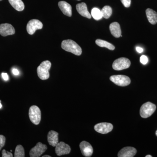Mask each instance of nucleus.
<instances>
[{
    "label": "nucleus",
    "mask_w": 157,
    "mask_h": 157,
    "mask_svg": "<svg viewBox=\"0 0 157 157\" xmlns=\"http://www.w3.org/2000/svg\"><path fill=\"white\" fill-rule=\"evenodd\" d=\"M9 2L15 10L22 11L25 9V5L21 0H9Z\"/></svg>",
    "instance_id": "obj_19"
},
{
    "label": "nucleus",
    "mask_w": 157,
    "mask_h": 157,
    "mask_svg": "<svg viewBox=\"0 0 157 157\" xmlns=\"http://www.w3.org/2000/svg\"><path fill=\"white\" fill-rule=\"evenodd\" d=\"M15 29L10 24L5 23L0 25V34L2 36L6 37L9 35H14Z\"/></svg>",
    "instance_id": "obj_12"
},
{
    "label": "nucleus",
    "mask_w": 157,
    "mask_h": 157,
    "mask_svg": "<svg viewBox=\"0 0 157 157\" xmlns=\"http://www.w3.org/2000/svg\"><path fill=\"white\" fill-rule=\"evenodd\" d=\"M77 1H80V0H77Z\"/></svg>",
    "instance_id": "obj_35"
},
{
    "label": "nucleus",
    "mask_w": 157,
    "mask_h": 157,
    "mask_svg": "<svg viewBox=\"0 0 157 157\" xmlns=\"http://www.w3.org/2000/svg\"><path fill=\"white\" fill-rule=\"evenodd\" d=\"M91 16L96 20H100L103 17L101 11L97 8H93L91 11Z\"/></svg>",
    "instance_id": "obj_22"
},
{
    "label": "nucleus",
    "mask_w": 157,
    "mask_h": 157,
    "mask_svg": "<svg viewBox=\"0 0 157 157\" xmlns=\"http://www.w3.org/2000/svg\"><path fill=\"white\" fill-rule=\"evenodd\" d=\"M2 157H12L13 155L11 152L4 149L2 151Z\"/></svg>",
    "instance_id": "obj_26"
},
{
    "label": "nucleus",
    "mask_w": 157,
    "mask_h": 157,
    "mask_svg": "<svg viewBox=\"0 0 157 157\" xmlns=\"http://www.w3.org/2000/svg\"><path fill=\"white\" fill-rule=\"evenodd\" d=\"M82 153L84 156L91 157L93 153V148L90 144L87 141H82L79 144Z\"/></svg>",
    "instance_id": "obj_11"
},
{
    "label": "nucleus",
    "mask_w": 157,
    "mask_h": 157,
    "mask_svg": "<svg viewBox=\"0 0 157 157\" xmlns=\"http://www.w3.org/2000/svg\"><path fill=\"white\" fill-rule=\"evenodd\" d=\"M123 5L126 8H129L131 6V0H121Z\"/></svg>",
    "instance_id": "obj_27"
},
{
    "label": "nucleus",
    "mask_w": 157,
    "mask_h": 157,
    "mask_svg": "<svg viewBox=\"0 0 157 157\" xmlns=\"http://www.w3.org/2000/svg\"><path fill=\"white\" fill-rule=\"evenodd\" d=\"M110 33L115 38L121 37V31L119 24L117 22H113L110 24L109 27Z\"/></svg>",
    "instance_id": "obj_17"
},
{
    "label": "nucleus",
    "mask_w": 157,
    "mask_h": 157,
    "mask_svg": "<svg viewBox=\"0 0 157 157\" xmlns=\"http://www.w3.org/2000/svg\"><path fill=\"white\" fill-rule=\"evenodd\" d=\"M131 61L126 58L121 57L117 59L113 63V70L120 71L128 69L131 66Z\"/></svg>",
    "instance_id": "obj_5"
},
{
    "label": "nucleus",
    "mask_w": 157,
    "mask_h": 157,
    "mask_svg": "<svg viewBox=\"0 0 157 157\" xmlns=\"http://www.w3.org/2000/svg\"><path fill=\"white\" fill-rule=\"evenodd\" d=\"M14 157H24L25 155L24 148L21 145H17L15 148L14 152Z\"/></svg>",
    "instance_id": "obj_23"
},
{
    "label": "nucleus",
    "mask_w": 157,
    "mask_h": 157,
    "mask_svg": "<svg viewBox=\"0 0 157 157\" xmlns=\"http://www.w3.org/2000/svg\"><path fill=\"white\" fill-rule=\"evenodd\" d=\"M51 67V63L48 60L42 62L37 68V74L42 80H46L49 77V70Z\"/></svg>",
    "instance_id": "obj_2"
},
{
    "label": "nucleus",
    "mask_w": 157,
    "mask_h": 157,
    "mask_svg": "<svg viewBox=\"0 0 157 157\" xmlns=\"http://www.w3.org/2000/svg\"><path fill=\"white\" fill-rule=\"evenodd\" d=\"M2 105L1 103V101H0V109H1V108H2Z\"/></svg>",
    "instance_id": "obj_33"
},
{
    "label": "nucleus",
    "mask_w": 157,
    "mask_h": 157,
    "mask_svg": "<svg viewBox=\"0 0 157 157\" xmlns=\"http://www.w3.org/2000/svg\"><path fill=\"white\" fill-rule=\"evenodd\" d=\"M12 73L14 75H15V76H17V75H19V72L18 71V70L16 69H13L12 70Z\"/></svg>",
    "instance_id": "obj_29"
},
{
    "label": "nucleus",
    "mask_w": 157,
    "mask_h": 157,
    "mask_svg": "<svg viewBox=\"0 0 157 157\" xmlns=\"http://www.w3.org/2000/svg\"><path fill=\"white\" fill-rule=\"evenodd\" d=\"M43 27L42 22L37 19H32L29 21L27 25V31L30 35L35 33L37 30L41 29Z\"/></svg>",
    "instance_id": "obj_7"
},
{
    "label": "nucleus",
    "mask_w": 157,
    "mask_h": 157,
    "mask_svg": "<svg viewBox=\"0 0 157 157\" xmlns=\"http://www.w3.org/2000/svg\"><path fill=\"white\" fill-rule=\"evenodd\" d=\"M71 148L68 144L64 142H59L56 146V153L59 156L70 153Z\"/></svg>",
    "instance_id": "obj_10"
},
{
    "label": "nucleus",
    "mask_w": 157,
    "mask_h": 157,
    "mask_svg": "<svg viewBox=\"0 0 157 157\" xmlns=\"http://www.w3.org/2000/svg\"><path fill=\"white\" fill-rule=\"evenodd\" d=\"M47 149V146L45 144L38 142L36 145L31 149L29 152L31 157H39L44 153Z\"/></svg>",
    "instance_id": "obj_8"
},
{
    "label": "nucleus",
    "mask_w": 157,
    "mask_h": 157,
    "mask_svg": "<svg viewBox=\"0 0 157 157\" xmlns=\"http://www.w3.org/2000/svg\"><path fill=\"white\" fill-rule=\"evenodd\" d=\"M101 11L102 16L106 19H108L112 15V9L110 6H104Z\"/></svg>",
    "instance_id": "obj_21"
},
{
    "label": "nucleus",
    "mask_w": 157,
    "mask_h": 157,
    "mask_svg": "<svg viewBox=\"0 0 157 157\" xmlns=\"http://www.w3.org/2000/svg\"><path fill=\"white\" fill-rule=\"evenodd\" d=\"M110 81L117 85L121 86H125L131 83V79L128 76L125 75H113L109 78Z\"/></svg>",
    "instance_id": "obj_6"
},
{
    "label": "nucleus",
    "mask_w": 157,
    "mask_h": 157,
    "mask_svg": "<svg viewBox=\"0 0 157 157\" xmlns=\"http://www.w3.org/2000/svg\"><path fill=\"white\" fill-rule=\"evenodd\" d=\"M76 9L80 15L86 18H91V15L87 10V6L86 3L82 2L77 4L76 6Z\"/></svg>",
    "instance_id": "obj_14"
},
{
    "label": "nucleus",
    "mask_w": 157,
    "mask_h": 157,
    "mask_svg": "<svg viewBox=\"0 0 157 157\" xmlns=\"http://www.w3.org/2000/svg\"><path fill=\"white\" fill-rule=\"evenodd\" d=\"M59 134L54 131H51L48 132L47 136L48 143L50 145L53 147L56 146L59 143Z\"/></svg>",
    "instance_id": "obj_16"
},
{
    "label": "nucleus",
    "mask_w": 157,
    "mask_h": 157,
    "mask_svg": "<svg viewBox=\"0 0 157 157\" xmlns=\"http://www.w3.org/2000/svg\"><path fill=\"white\" fill-rule=\"evenodd\" d=\"M29 117L33 123L38 125L41 119V112L39 107L33 105L29 109Z\"/></svg>",
    "instance_id": "obj_4"
},
{
    "label": "nucleus",
    "mask_w": 157,
    "mask_h": 157,
    "mask_svg": "<svg viewBox=\"0 0 157 157\" xmlns=\"http://www.w3.org/2000/svg\"><path fill=\"white\" fill-rule=\"evenodd\" d=\"M42 157H51V156L48 155H45L42 156Z\"/></svg>",
    "instance_id": "obj_31"
},
{
    "label": "nucleus",
    "mask_w": 157,
    "mask_h": 157,
    "mask_svg": "<svg viewBox=\"0 0 157 157\" xmlns=\"http://www.w3.org/2000/svg\"><path fill=\"white\" fill-rule=\"evenodd\" d=\"M137 153V150L132 147H126L121 149L118 153V157H133Z\"/></svg>",
    "instance_id": "obj_13"
},
{
    "label": "nucleus",
    "mask_w": 157,
    "mask_h": 157,
    "mask_svg": "<svg viewBox=\"0 0 157 157\" xmlns=\"http://www.w3.org/2000/svg\"><path fill=\"white\" fill-rule=\"evenodd\" d=\"M136 50H137V52H138V53H142V52H143V49L142 48H141V47H137L136 48Z\"/></svg>",
    "instance_id": "obj_30"
},
{
    "label": "nucleus",
    "mask_w": 157,
    "mask_h": 157,
    "mask_svg": "<svg viewBox=\"0 0 157 157\" xmlns=\"http://www.w3.org/2000/svg\"><path fill=\"white\" fill-rule=\"evenodd\" d=\"M155 134H156V136H157V130L156 131Z\"/></svg>",
    "instance_id": "obj_34"
},
{
    "label": "nucleus",
    "mask_w": 157,
    "mask_h": 157,
    "mask_svg": "<svg viewBox=\"0 0 157 157\" xmlns=\"http://www.w3.org/2000/svg\"><path fill=\"white\" fill-rule=\"evenodd\" d=\"M2 76L3 79H4V80H5V81H8V80H9V77L7 73H2Z\"/></svg>",
    "instance_id": "obj_28"
},
{
    "label": "nucleus",
    "mask_w": 157,
    "mask_h": 157,
    "mask_svg": "<svg viewBox=\"0 0 157 157\" xmlns=\"http://www.w3.org/2000/svg\"><path fill=\"white\" fill-rule=\"evenodd\" d=\"M2 1V0H0V1Z\"/></svg>",
    "instance_id": "obj_36"
},
{
    "label": "nucleus",
    "mask_w": 157,
    "mask_h": 157,
    "mask_svg": "<svg viewBox=\"0 0 157 157\" xmlns=\"http://www.w3.org/2000/svg\"><path fill=\"white\" fill-rule=\"evenodd\" d=\"M58 6L62 12L65 15L69 17L72 16V7L70 4L65 1H61L59 2Z\"/></svg>",
    "instance_id": "obj_15"
},
{
    "label": "nucleus",
    "mask_w": 157,
    "mask_h": 157,
    "mask_svg": "<svg viewBox=\"0 0 157 157\" xmlns=\"http://www.w3.org/2000/svg\"><path fill=\"white\" fill-rule=\"evenodd\" d=\"M148 59L147 57L145 55L141 56L140 57V62L143 65H146L148 63Z\"/></svg>",
    "instance_id": "obj_25"
},
{
    "label": "nucleus",
    "mask_w": 157,
    "mask_h": 157,
    "mask_svg": "<svg viewBox=\"0 0 157 157\" xmlns=\"http://www.w3.org/2000/svg\"><path fill=\"white\" fill-rule=\"evenodd\" d=\"M147 17L149 22L152 25H155L157 23V13L152 9H147L146 10Z\"/></svg>",
    "instance_id": "obj_18"
},
{
    "label": "nucleus",
    "mask_w": 157,
    "mask_h": 157,
    "mask_svg": "<svg viewBox=\"0 0 157 157\" xmlns=\"http://www.w3.org/2000/svg\"><path fill=\"white\" fill-rule=\"evenodd\" d=\"M146 157H152V156L151 155H146Z\"/></svg>",
    "instance_id": "obj_32"
},
{
    "label": "nucleus",
    "mask_w": 157,
    "mask_h": 157,
    "mask_svg": "<svg viewBox=\"0 0 157 157\" xmlns=\"http://www.w3.org/2000/svg\"><path fill=\"white\" fill-rule=\"evenodd\" d=\"M156 109L155 104L148 102L144 103L140 108V116L144 118H146L150 117L155 112Z\"/></svg>",
    "instance_id": "obj_3"
},
{
    "label": "nucleus",
    "mask_w": 157,
    "mask_h": 157,
    "mask_svg": "<svg viewBox=\"0 0 157 157\" xmlns=\"http://www.w3.org/2000/svg\"><path fill=\"white\" fill-rule=\"evenodd\" d=\"M6 141V137L4 135H0V151L5 145Z\"/></svg>",
    "instance_id": "obj_24"
},
{
    "label": "nucleus",
    "mask_w": 157,
    "mask_h": 157,
    "mask_svg": "<svg viewBox=\"0 0 157 157\" xmlns=\"http://www.w3.org/2000/svg\"><path fill=\"white\" fill-rule=\"evenodd\" d=\"M94 128L98 133L106 134L112 131L113 126L112 124L109 123H101L95 125Z\"/></svg>",
    "instance_id": "obj_9"
},
{
    "label": "nucleus",
    "mask_w": 157,
    "mask_h": 157,
    "mask_svg": "<svg viewBox=\"0 0 157 157\" xmlns=\"http://www.w3.org/2000/svg\"><path fill=\"white\" fill-rule=\"evenodd\" d=\"M96 43L97 45L101 47H105L110 50H113L115 49V46L111 43L101 39H98L96 40Z\"/></svg>",
    "instance_id": "obj_20"
},
{
    "label": "nucleus",
    "mask_w": 157,
    "mask_h": 157,
    "mask_svg": "<svg viewBox=\"0 0 157 157\" xmlns=\"http://www.w3.org/2000/svg\"><path fill=\"white\" fill-rule=\"evenodd\" d=\"M61 47L64 50L71 52L76 56L81 55L82 51L81 47L73 40L68 39L62 42Z\"/></svg>",
    "instance_id": "obj_1"
}]
</instances>
